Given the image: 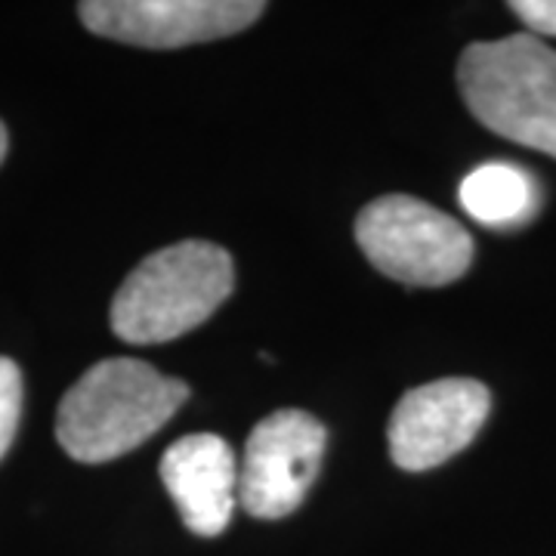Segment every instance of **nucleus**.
Here are the masks:
<instances>
[{
    "instance_id": "5",
    "label": "nucleus",
    "mask_w": 556,
    "mask_h": 556,
    "mask_svg": "<svg viewBox=\"0 0 556 556\" xmlns=\"http://www.w3.org/2000/svg\"><path fill=\"white\" fill-rule=\"evenodd\" d=\"M325 427L300 408H281L260 420L244 445L239 473L241 507L257 519L294 514L316 482L325 452Z\"/></svg>"
},
{
    "instance_id": "9",
    "label": "nucleus",
    "mask_w": 556,
    "mask_h": 556,
    "mask_svg": "<svg viewBox=\"0 0 556 556\" xmlns=\"http://www.w3.org/2000/svg\"><path fill=\"white\" fill-rule=\"evenodd\" d=\"M460 204L482 226L514 229L535 217L541 195L538 182L522 167L492 161L467 174L460 182Z\"/></svg>"
},
{
    "instance_id": "2",
    "label": "nucleus",
    "mask_w": 556,
    "mask_h": 556,
    "mask_svg": "<svg viewBox=\"0 0 556 556\" xmlns=\"http://www.w3.org/2000/svg\"><path fill=\"white\" fill-rule=\"evenodd\" d=\"M232 285V257L219 244L201 239L170 244L124 278L112 300V331L134 346L177 340L214 316Z\"/></svg>"
},
{
    "instance_id": "6",
    "label": "nucleus",
    "mask_w": 556,
    "mask_h": 556,
    "mask_svg": "<svg viewBox=\"0 0 556 556\" xmlns=\"http://www.w3.org/2000/svg\"><path fill=\"white\" fill-rule=\"evenodd\" d=\"M266 7L260 0H87L80 22L100 38L146 50H177L189 43L244 31Z\"/></svg>"
},
{
    "instance_id": "4",
    "label": "nucleus",
    "mask_w": 556,
    "mask_h": 556,
    "mask_svg": "<svg viewBox=\"0 0 556 556\" xmlns=\"http://www.w3.org/2000/svg\"><path fill=\"white\" fill-rule=\"evenodd\" d=\"M356 241L383 276L412 288H442L473 263V239L455 217L412 195H383L362 207Z\"/></svg>"
},
{
    "instance_id": "7",
    "label": "nucleus",
    "mask_w": 556,
    "mask_h": 556,
    "mask_svg": "<svg viewBox=\"0 0 556 556\" xmlns=\"http://www.w3.org/2000/svg\"><path fill=\"white\" fill-rule=\"evenodd\" d=\"M492 412V393L470 378H445L408 390L390 417V457L420 473L464 452Z\"/></svg>"
},
{
    "instance_id": "3",
    "label": "nucleus",
    "mask_w": 556,
    "mask_h": 556,
    "mask_svg": "<svg viewBox=\"0 0 556 556\" xmlns=\"http://www.w3.org/2000/svg\"><path fill=\"white\" fill-rule=\"evenodd\" d=\"M467 109L492 134L556 159V50L535 35L470 43L457 62Z\"/></svg>"
},
{
    "instance_id": "8",
    "label": "nucleus",
    "mask_w": 556,
    "mask_h": 556,
    "mask_svg": "<svg viewBox=\"0 0 556 556\" xmlns=\"http://www.w3.org/2000/svg\"><path fill=\"white\" fill-rule=\"evenodd\" d=\"M161 479L189 532L201 538L226 532L239 497V467L226 439L214 433L177 439L161 457Z\"/></svg>"
},
{
    "instance_id": "1",
    "label": "nucleus",
    "mask_w": 556,
    "mask_h": 556,
    "mask_svg": "<svg viewBox=\"0 0 556 556\" xmlns=\"http://www.w3.org/2000/svg\"><path fill=\"white\" fill-rule=\"evenodd\" d=\"M189 383L139 358H102L62 396L56 439L80 464H105L139 448L177 415Z\"/></svg>"
},
{
    "instance_id": "10",
    "label": "nucleus",
    "mask_w": 556,
    "mask_h": 556,
    "mask_svg": "<svg viewBox=\"0 0 556 556\" xmlns=\"http://www.w3.org/2000/svg\"><path fill=\"white\" fill-rule=\"evenodd\" d=\"M22 417V371L13 358L0 356V457L10 452Z\"/></svg>"
},
{
    "instance_id": "12",
    "label": "nucleus",
    "mask_w": 556,
    "mask_h": 556,
    "mask_svg": "<svg viewBox=\"0 0 556 556\" xmlns=\"http://www.w3.org/2000/svg\"><path fill=\"white\" fill-rule=\"evenodd\" d=\"M7 146H10V139H7V127H3V121H0V161L7 159Z\"/></svg>"
},
{
    "instance_id": "11",
    "label": "nucleus",
    "mask_w": 556,
    "mask_h": 556,
    "mask_svg": "<svg viewBox=\"0 0 556 556\" xmlns=\"http://www.w3.org/2000/svg\"><path fill=\"white\" fill-rule=\"evenodd\" d=\"M510 10L526 22L529 35L556 38V0H514Z\"/></svg>"
}]
</instances>
